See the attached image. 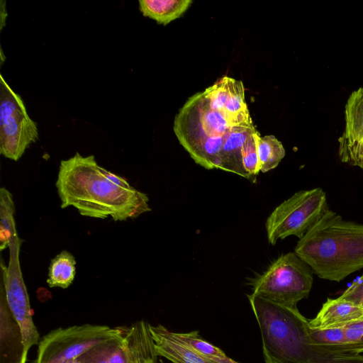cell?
I'll return each instance as SVG.
<instances>
[{"label": "cell", "instance_id": "14", "mask_svg": "<svg viewBox=\"0 0 363 363\" xmlns=\"http://www.w3.org/2000/svg\"><path fill=\"white\" fill-rule=\"evenodd\" d=\"M150 330L158 356L172 363H206L191 347L161 324H150Z\"/></svg>", "mask_w": 363, "mask_h": 363}, {"label": "cell", "instance_id": "5", "mask_svg": "<svg viewBox=\"0 0 363 363\" xmlns=\"http://www.w3.org/2000/svg\"><path fill=\"white\" fill-rule=\"evenodd\" d=\"M313 271L295 252L279 256L262 274L251 279L252 294L272 302L297 306L308 296Z\"/></svg>", "mask_w": 363, "mask_h": 363}, {"label": "cell", "instance_id": "15", "mask_svg": "<svg viewBox=\"0 0 363 363\" xmlns=\"http://www.w3.org/2000/svg\"><path fill=\"white\" fill-rule=\"evenodd\" d=\"M255 130L252 123L233 127L219 154L218 169L247 179L242 164V148L248 135Z\"/></svg>", "mask_w": 363, "mask_h": 363}, {"label": "cell", "instance_id": "3", "mask_svg": "<svg viewBox=\"0 0 363 363\" xmlns=\"http://www.w3.org/2000/svg\"><path fill=\"white\" fill-rule=\"evenodd\" d=\"M294 252L321 279L340 281L363 268V224L327 209Z\"/></svg>", "mask_w": 363, "mask_h": 363}, {"label": "cell", "instance_id": "4", "mask_svg": "<svg viewBox=\"0 0 363 363\" xmlns=\"http://www.w3.org/2000/svg\"><path fill=\"white\" fill-rule=\"evenodd\" d=\"M252 123L249 111L233 114L212 108L203 92L189 97L176 115L174 131L194 162L207 169H218V157L233 127Z\"/></svg>", "mask_w": 363, "mask_h": 363}, {"label": "cell", "instance_id": "23", "mask_svg": "<svg viewBox=\"0 0 363 363\" xmlns=\"http://www.w3.org/2000/svg\"><path fill=\"white\" fill-rule=\"evenodd\" d=\"M123 336V335H122ZM94 346L79 357L82 363H108L116 342L122 337Z\"/></svg>", "mask_w": 363, "mask_h": 363}, {"label": "cell", "instance_id": "9", "mask_svg": "<svg viewBox=\"0 0 363 363\" xmlns=\"http://www.w3.org/2000/svg\"><path fill=\"white\" fill-rule=\"evenodd\" d=\"M23 240L16 228L9 238V260L6 266L1 259V281H2L9 308L18 324L26 352L37 345L40 335L32 318L29 297L23 281L19 262V253Z\"/></svg>", "mask_w": 363, "mask_h": 363}, {"label": "cell", "instance_id": "12", "mask_svg": "<svg viewBox=\"0 0 363 363\" xmlns=\"http://www.w3.org/2000/svg\"><path fill=\"white\" fill-rule=\"evenodd\" d=\"M122 345L125 363H157L158 354L150 330V323L140 320L123 327Z\"/></svg>", "mask_w": 363, "mask_h": 363}, {"label": "cell", "instance_id": "10", "mask_svg": "<svg viewBox=\"0 0 363 363\" xmlns=\"http://www.w3.org/2000/svg\"><path fill=\"white\" fill-rule=\"evenodd\" d=\"M345 116V130L338 139L340 160L363 169V87L348 98Z\"/></svg>", "mask_w": 363, "mask_h": 363}, {"label": "cell", "instance_id": "25", "mask_svg": "<svg viewBox=\"0 0 363 363\" xmlns=\"http://www.w3.org/2000/svg\"><path fill=\"white\" fill-rule=\"evenodd\" d=\"M339 298L351 301L363 308V275L354 281Z\"/></svg>", "mask_w": 363, "mask_h": 363}, {"label": "cell", "instance_id": "2", "mask_svg": "<svg viewBox=\"0 0 363 363\" xmlns=\"http://www.w3.org/2000/svg\"><path fill=\"white\" fill-rule=\"evenodd\" d=\"M259 328L265 363H363V354L338 353L314 344L309 320L298 310L248 294Z\"/></svg>", "mask_w": 363, "mask_h": 363}, {"label": "cell", "instance_id": "16", "mask_svg": "<svg viewBox=\"0 0 363 363\" xmlns=\"http://www.w3.org/2000/svg\"><path fill=\"white\" fill-rule=\"evenodd\" d=\"M140 11L145 17L167 25L179 18L190 6L191 0H140Z\"/></svg>", "mask_w": 363, "mask_h": 363}, {"label": "cell", "instance_id": "19", "mask_svg": "<svg viewBox=\"0 0 363 363\" xmlns=\"http://www.w3.org/2000/svg\"><path fill=\"white\" fill-rule=\"evenodd\" d=\"M311 341L319 346L338 353H355L354 347L348 342L344 327L317 329L310 326Z\"/></svg>", "mask_w": 363, "mask_h": 363}, {"label": "cell", "instance_id": "20", "mask_svg": "<svg viewBox=\"0 0 363 363\" xmlns=\"http://www.w3.org/2000/svg\"><path fill=\"white\" fill-rule=\"evenodd\" d=\"M260 172L266 173L276 168L285 156L282 143L272 135L257 138Z\"/></svg>", "mask_w": 363, "mask_h": 363}, {"label": "cell", "instance_id": "18", "mask_svg": "<svg viewBox=\"0 0 363 363\" xmlns=\"http://www.w3.org/2000/svg\"><path fill=\"white\" fill-rule=\"evenodd\" d=\"M76 274V260L68 251L62 250L50 262L47 283L50 287L66 289L73 282Z\"/></svg>", "mask_w": 363, "mask_h": 363}, {"label": "cell", "instance_id": "17", "mask_svg": "<svg viewBox=\"0 0 363 363\" xmlns=\"http://www.w3.org/2000/svg\"><path fill=\"white\" fill-rule=\"evenodd\" d=\"M174 335L191 347L206 363H240L228 357L218 347L203 339L199 332L175 333Z\"/></svg>", "mask_w": 363, "mask_h": 363}, {"label": "cell", "instance_id": "24", "mask_svg": "<svg viewBox=\"0 0 363 363\" xmlns=\"http://www.w3.org/2000/svg\"><path fill=\"white\" fill-rule=\"evenodd\" d=\"M348 342L358 354H363V319L344 327Z\"/></svg>", "mask_w": 363, "mask_h": 363}, {"label": "cell", "instance_id": "13", "mask_svg": "<svg viewBox=\"0 0 363 363\" xmlns=\"http://www.w3.org/2000/svg\"><path fill=\"white\" fill-rule=\"evenodd\" d=\"M363 318V308L340 298H328L316 316L309 320L313 328L345 327Z\"/></svg>", "mask_w": 363, "mask_h": 363}, {"label": "cell", "instance_id": "21", "mask_svg": "<svg viewBox=\"0 0 363 363\" xmlns=\"http://www.w3.org/2000/svg\"><path fill=\"white\" fill-rule=\"evenodd\" d=\"M15 205L12 194L5 187L0 189V250L9 247L14 220Z\"/></svg>", "mask_w": 363, "mask_h": 363}, {"label": "cell", "instance_id": "6", "mask_svg": "<svg viewBox=\"0 0 363 363\" xmlns=\"http://www.w3.org/2000/svg\"><path fill=\"white\" fill-rule=\"evenodd\" d=\"M328 209L325 191L320 187L301 190L277 206L267 218L269 242L294 235L301 239Z\"/></svg>", "mask_w": 363, "mask_h": 363}, {"label": "cell", "instance_id": "7", "mask_svg": "<svg viewBox=\"0 0 363 363\" xmlns=\"http://www.w3.org/2000/svg\"><path fill=\"white\" fill-rule=\"evenodd\" d=\"M123 328L84 324L57 328L43 336L33 363H65L78 359L94 346L122 336Z\"/></svg>", "mask_w": 363, "mask_h": 363}, {"label": "cell", "instance_id": "1", "mask_svg": "<svg viewBox=\"0 0 363 363\" xmlns=\"http://www.w3.org/2000/svg\"><path fill=\"white\" fill-rule=\"evenodd\" d=\"M55 186L61 208L72 206L83 216L124 221L151 211L146 194L100 166L94 155L77 152L62 160Z\"/></svg>", "mask_w": 363, "mask_h": 363}, {"label": "cell", "instance_id": "22", "mask_svg": "<svg viewBox=\"0 0 363 363\" xmlns=\"http://www.w3.org/2000/svg\"><path fill=\"white\" fill-rule=\"evenodd\" d=\"M259 133L255 130L247 138L242 148V164L247 173V179L255 182L260 172L257 148V138Z\"/></svg>", "mask_w": 363, "mask_h": 363}, {"label": "cell", "instance_id": "26", "mask_svg": "<svg viewBox=\"0 0 363 363\" xmlns=\"http://www.w3.org/2000/svg\"><path fill=\"white\" fill-rule=\"evenodd\" d=\"M363 319V318H362ZM362 320V319H361Z\"/></svg>", "mask_w": 363, "mask_h": 363}, {"label": "cell", "instance_id": "8", "mask_svg": "<svg viewBox=\"0 0 363 363\" xmlns=\"http://www.w3.org/2000/svg\"><path fill=\"white\" fill-rule=\"evenodd\" d=\"M0 152L17 161L39 138L36 123L29 117L21 97L0 76Z\"/></svg>", "mask_w": 363, "mask_h": 363}, {"label": "cell", "instance_id": "11", "mask_svg": "<svg viewBox=\"0 0 363 363\" xmlns=\"http://www.w3.org/2000/svg\"><path fill=\"white\" fill-rule=\"evenodd\" d=\"M0 363H26L28 353L23 342L20 327L6 302L4 286L0 284Z\"/></svg>", "mask_w": 363, "mask_h": 363}]
</instances>
